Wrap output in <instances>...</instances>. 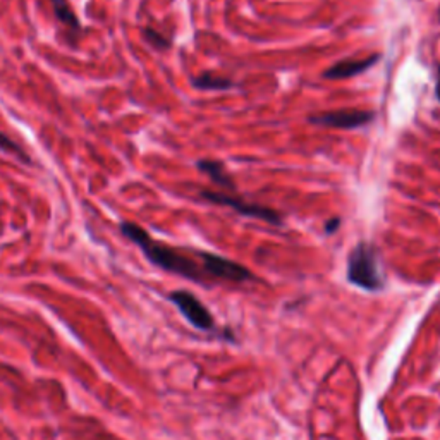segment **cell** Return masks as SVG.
Instances as JSON below:
<instances>
[{
    "mask_svg": "<svg viewBox=\"0 0 440 440\" xmlns=\"http://www.w3.org/2000/svg\"><path fill=\"white\" fill-rule=\"evenodd\" d=\"M121 233L126 236L129 241L135 242L139 249L143 252L148 260L153 265H157L162 270L170 272L184 277V279L193 280V282H205V272L203 267H200L191 256H188L181 249L167 246L164 242L157 241L146 233L143 227H139L135 222H123L121 224Z\"/></svg>",
    "mask_w": 440,
    "mask_h": 440,
    "instance_id": "cell-1",
    "label": "cell"
},
{
    "mask_svg": "<svg viewBox=\"0 0 440 440\" xmlns=\"http://www.w3.org/2000/svg\"><path fill=\"white\" fill-rule=\"evenodd\" d=\"M348 280L365 291H380L384 287L378 253L373 245L362 241L348 256Z\"/></svg>",
    "mask_w": 440,
    "mask_h": 440,
    "instance_id": "cell-2",
    "label": "cell"
},
{
    "mask_svg": "<svg viewBox=\"0 0 440 440\" xmlns=\"http://www.w3.org/2000/svg\"><path fill=\"white\" fill-rule=\"evenodd\" d=\"M202 198L214 205H222V207L233 208V210H236L238 214L245 215V217L265 220V222L274 224V226H280V224H282V217H280L279 212L272 210V208H268V207H263V205L248 203V202H245V200L229 195V193L207 191V189H205V191H202Z\"/></svg>",
    "mask_w": 440,
    "mask_h": 440,
    "instance_id": "cell-3",
    "label": "cell"
},
{
    "mask_svg": "<svg viewBox=\"0 0 440 440\" xmlns=\"http://www.w3.org/2000/svg\"><path fill=\"white\" fill-rule=\"evenodd\" d=\"M375 119L373 110L362 109H339L329 110V112L313 114L308 117V121L317 126H327L337 129H356L370 124Z\"/></svg>",
    "mask_w": 440,
    "mask_h": 440,
    "instance_id": "cell-4",
    "label": "cell"
},
{
    "mask_svg": "<svg viewBox=\"0 0 440 440\" xmlns=\"http://www.w3.org/2000/svg\"><path fill=\"white\" fill-rule=\"evenodd\" d=\"M169 299L177 306V310L184 315V318L193 327L205 330V332L214 329V317L208 312L207 306L193 293L183 289L174 291V293H170Z\"/></svg>",
    "mask_w": 440,
    "mask_h": 440,
    "instance_id": "cell-5",
    "label": "cell"
},
{
    "mask_svg": "<svg viewBox=\"0 0 440 440\" xmlns=\"http://www.w3.org/2000/svg\"><path fill=\"white\" fill-rule=\"evenodd\" d=\"M196 256L202 260L205 274L215 277V279L231 280V282H246V280L253 279V274L248 268L233 260H227V258L207 252H198Z\"/></svg>",
    "mask_w": 440,
    "mask_h": 440,
    "instance_id": "cell-6",
    "label": "cell"
},
{
    "mask_svg": "<svg viewBox=\"0 0 440 440\" xmlns=\"http://www.w3.org/2000/svg\"><path fill=\"white\" fill-rule=\"evenodd\" d=\"M380 60V55L373 54L366 59L362 60H341V62H336L334 66H330L327 71L324 73L325 79H346V78H352V76H358L365 71L373 67L375 64Z\"/></svg>",
    "mask_w": 440,
    "mask_h": 440,
    "instance_id": "cell-7",
    "label": "cell"
},
{
    "mask_svg": "<svg viewBox=\"0 0 440 440\" xmlns=\"http://www.w3.org/2000/svg\"><path fill=\"white\" fill-rule=\"evenodd\" d=\"M196 167L200 169V172L207 174L215 184L220 186V188L227 189V191H236V184L231 179V176L227 174L226 167H224L222 162L219 160H200Z\"/></svg>",
    "mask_w": 440,
    "mask_h": 440,
    "instance_id": "cell-8",
    "label": "cell"
},
{
    "mask_svg": "<svg viewBox=\"0 0 440 440\" xmlns=\"http://www.w3.org/2000/svg\"><path fill=\"white\" fill-rule=\"evenodd\" d=\"M52 7H54L55 18L62 26H66L67 33L73 38H78L81 33V25H79L78 16L74 14L73 7L67 0H50Z\"/></svg>",
    "mask_w": 440,
    "mask_h": 440,
    "instance_id": "cell-9",
    "label": "cell"
},
{
    "mask_svg": "<svg viewBox=\"0 0 440 440\" xmlns=\"http://www.w3.org/2000/svg\"><path fill=\"white\" fill-rule=\"evenodd\" d=\"M191 85L196 90H215V92H222V90L233 88L234 83L231 79L222 78V76L212 74V73H203L196 78L191 79Z\"/></svg>",
    "mask_w": 440,
    "mask_h": 440,
    "instance_id": "cell-10",
    "label": "cell"
},
{
    "mask_svg": "<svg viewBox=\"0 0 440 440\" xmlns=\"http://www.w3.org/2000/svg\"><path fill=\"white\" fill-rule=\"evenodd\" d=\"M143 36H145V40L148 41V43H150L153 48H157V50H165V48L170 47L169 38H165L162 33H158L157 29H153V28L143 29Z\"/></svg>",
    "mask_w": 440,
    "mask_h": 440,
    "instance_id": "cell-11",
    "label": "cell"
},
{
    "mask_svg": "<svg viewBox=\"0 0 440 440\" xmlns=\"http://www.w3.org/2000/svg\"><path fill=\"white\" fill-rule=\"evenodd\" d=\"M0 146L4 148V150H7V151H11V153H18L19 157H21V160H25V162H29V157H26V153L25 151L21 150V148H19L16 143L14 142H11L9 138H7L6 135H2V132H0Z\"/></svg>",
    "mask_w": 440,
    "mask_h": 440,
    "instance_id": "cell-12",
    "label": "cell"
},
{
    "mask_svg": "<svg viewBox=\"0 0 440 440\" xmlns=\"http://www.w3.org/2000/svg\"><path fill=\"white\" fill-rule=\"evenodd\" d=\"M339 226H341V219L339 217H332V219H329L327 222H325L324 229H325V233H327V234H334L337 229H339Z\"/></svg>",
    "mask_w": 440,
    "mask_h": 440,
    "instance_id": "cell-13",
    "label": "cell"
},
{
    "mask_svg": "<svg viewBox=\"0 0 440 440\" xmlns=\"http://www.w3.org/2000/svg\"><path fill=\"white\" fill-rule=\"evenodd\" d=\"M435 97H437V100L440 102V66L437 71V81H435Z\"/></svg>",
    "mask_w": 440,
    "mask_h": 440,
    "instance_id": "cell-14",
    "label": "cell"
},
{
    "mask_svg": "<svg viewBox=\"0 0 440 440\" xmlns=\"http://www.w3.org/2000/svg\"><path fill=\"white\" fill-rule=\"evenodd\" d=\"M439 19H440V9H439Z\"/></svg>",
    "mask_w": 440,
    "mask_h": 440,
    "instance_id": "cell-15",
    "label": "cell"
}]
</instances>
